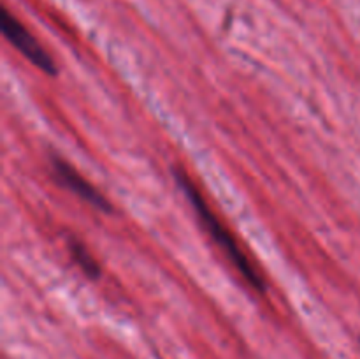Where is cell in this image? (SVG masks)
Listing matches in <instances>:
<instances>
[{
    "instance_id": "obj_1",
    "label": "cell",
    "mask_w": 360,
    "mask_h": 359,
    "mask_svg": "<svg viewBox=\"0 0 360 359\" xmlns=\"http://www.w3.org/2000/svg\"><path fill=\"white\" fill-rule=\"evenodd\" d=\"M174 175L176 182L181 187L183 194H186L193 211H195V215L199 217L200 224L204 225L207 234H210L211 238H213V241L220 246L221 252L229 257V260L234 264V267L243 275V278H245L252 287L264 291V289H266V284H264L260 273L255 270V266L250 263V259L245 256V252H243L241 246L238 245V241H236L234 236L231 234V231H229V229L221 224L220 218L214 215V211L211 210L210 204L206 203V199H204L200 190L195 187V183L190 180V176L186 175L183 169H176Z\"/></svg>"
},
{
    "instance_id": "obj_2",
    "label": "cell",
    "mask_w": 360,
    "mask_h": 359,
    "mask_svg": "<svg viewBox=\"0 0 360 359\" xmlns=\"http://www.w3.org/2000/svg\"><path fill=\"white\" fill-rule=\"evenodd\" d=\"M2 34L25 58L30 60L42 73L51 74V76L58 73L51 55L42 48L41 42L35 39V35L14 14H11L9 9H6V7L2 9Z\"/></svg>"
},
{
    "instance_id": "obj_3",
    "label": "cell",
    "mask_w": 360,
    "mask_h": 359,
    "mask_svg": "<svg viewBox=\"0 0 360 359\" xmlns=\"http://www.w3.org/2000/svg\"><path fill=\"white\" fill-rule=\"evenodd\" d=\"M51 169L55 180L60 185L79 196L83 201H86L95 210L111 211V203L88 180H84L69 162L62 160L60 157H51Z\"/></svg>"
},
{
    "instance_id": "obj_4",
    "label": "cell",
    "mask_w": 360,
    "mask_h": 359,
    "mask_svg": "<svg viewBox=\"0 0 360 359\" xmlns=\"http://www.w3.org/2000/svg\"><path fill=\"white\" fill-rule=\"evenodd\" d=\"M69 250L72 259L76 260V264L81 267V271H83L86 277H90L91 280H97V278L101 277V266H98L95 257L91 256L90 250H88L83 243L77 241V239H70Z\"/></svg>"
}]
</instances>
